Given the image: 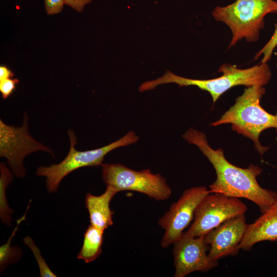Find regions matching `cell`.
Here are the masks:
<instances>
[{
	"instance_id": "1",
	"label": "cell",
	"mask_w": 277,
	"mask_h": 277,
	"mask_svg": "<svg viewBox=\"0 0 277 277\" xmlns=\"http://www.w3.org/2000/svg\"><path fill=\"white\" fill-rule=\"evenodd\" d=\"M183 137L188 143L196 145L213 166L216 178L209 186L211 193L249 200L259 207L262 213L277 202L276 192L259 184L256 177L262 172L260 167L250 164L242 168L233 165L227 160L222 149L212 148L205 134L193 128L189 129Z\"/></svg>"
},
{
	"instance_id": "2",
	"label": "cell",
	"mask_w": 277,
	"mask_h": 277,
	"mask_svg": "<svg viewBox=\"0 0 277 277\" xmlns=\"http://www.w3.org/2000/svg\"><path fill=\"white\" fill-rule=\"evenodd\" d=\"M222 75L208 80L188 78L176 75L167 70L156 80L146 81L139 87L140 92L151 90L161 84L175 83L179 86H195L211 95L213 104L229 89L240 85L264 87L270 81L271 72L267 63H262L252 67L241 69L235 65L225 63L219 68Z\"/></svg>"
},
{
	"instance_id": "3",
	"label": "cell",
	"mask_w": 277,
	"mask_h": 277,
	"mask_svg": "<svg viewBox=\"0 0 277 277\" xmlns=\"http://www.w3.org/2000/svg\"><path fill=\"white\" fill-rule=\"evenodd\" d=\"M265 91L264 87H248L219 120L210 124L212 126L231 124L233 131L251 140L261 156L269 147L261 144V133L268 128H274L277 132V114L268 112L260 105Z\"/></svg>"
},
{
	"instance_id": "4",
	"label": "cell",
	"mask_w": 277,
	"mask_h": 277,
	"mask_svg": "<svg viewBox=\"0 0 277 277\" xmlns=\"http://www.w3.org/2000/svg\"><path fill=\"white\" fill-rule=\"evenodd\" d=\"M273 13H277L274 0H236L226 6H216L212 15L215 20L230 28L232 38L229 49L243 38L247 42H256L264 27L265 16Z\"/></svg>"
},
{
	"instance_id": "5",
	"label": "cell",
	"mask_w": 277,
	"mask_h": 277,
	"mask_svg": "<svg viewBox=\"0 0 277 277\" xmlns=\"http://www.w3.org/2000/svg\"><path fill=\"white\" fill-rule=\"evenodd\" d=\"M70 141V147L66 157L60 163L50 166H40L36 172L38 176L46 178V187L50 193L56 192L63 179L70 173L78 169L98 166L103 164L105 156L116 148L126 146L136 143L138 136L133 131H129L122 137L102 147L86 150L78 151L75 149L76 137L74 132L68 131Z\"/></svg>"
},
{
	"instance_id": "6",
	"label": "cell",
	"mask_w": 277,
	"mask_h": 277,
	"mask_svg": "<svg viewBox=\"0 0 277 277\" xmlns=\"http://www.w3.org/2000/svg\"><path fill=\"white\" fill-rule=\"evenodd\" d=\"M101 166L102 178L106 186L118 192L134 191L157 201L167 200L172 194L166 180L159 173L154 174L149 169L134 170L120 163Z\"/></svg>"
},
{
	"instance_id": "7",
	"label": "cell",
	"mask_w": 277,
	"mask_h": 277,
	"mask_svg": "<svg viewBox=\"0 0 277 277\" xmlns=\"http://www.w3.org/2000/svg\"><path fill=\"white\" fill-rule=\"evenodd\" d=\"M239 198L220 193L206 195L197 205L194 220L184 234L191 237L205 235L225 221L247 211Z\"/></svg>"
},
{
	"instance_id": "8",
	"label": "cell",
	"mask_w": 277,
	"mask_h": 277,
	"mask_svg": "<svg viewBox=\"0 0 277 277\" xmlns=\"http://www.w3.org/2000/svg\"><path fill=\"white\" fill-rule=\"evenodd\" d=\"M37 151L54 155L52 150L37 142L29 133L26 114L24 116L23 124L19 127L8 125L0 120V156L7 160L15 176H25L26 170L23 164L24 159Z\"/></svg>"
},
{
	"instance_id": "9",
	"label": "cell",
	"mask_w": 277,
	"mask_h": 277,
	"mask_svg": "<svg viewBox=\"0 0 277 277\" xmlns=\"http://www.w3.org/2000/svg\"><path fill=\"white\" fill-rule=\"evenodd\" d=\"M209 190L204 186L191 187L185 190L180 198L170 206L169 210L158 221L164 230L161 245L167 248L180 239L184 230L194 219L195 209Z\"/></svg>"
},
{
	"instance_id": "10",
	"label": "cell",
	"mask_w": 277,
	"mask_h": 277,
	"mask_svg": "<svg viewBox=\"0 0 277 277\" xmlns=\"http://www.w3.org/2000/svg\"><path fill=\"white\" fill-rule=\"evenodd\" d=\"M204 236H188L183 233L173 244L174 277H184L194 271L206 272L217 266V261L207 253L208 245Z\"/></svg>"
},
{
	"instance_id": "11",
	"label": "cell",
	"mask_w": 277,
	"mask_h": 277,
	"mask_svg": "<svg viewBox=\"0 0 277 277\" xmlns=\"http://www.w3.org/2000/svg\"><path fill=\"white\" fill-rule=\"evenodd\" d=\"M248 224L244 213L231 217L208 232L205 242L210 246L208 255L212 260L237 255Z\"/></svg>"
},
{
	"instance_id": "12",
	"label": "cell",
	"mask_w": 277,
	"mask_h": 277,
	"mask_svg": "<svg viewBox=\"0 0 277 277\" xmlns=\"http://www.w3.org/2000/svg\"><path fill=\"white\" fill-rule=\"evenodd\" d=\"M265 241H277V202L248 225L239 249L248 251L256 243Z\"/></svg>"
},
{
	"instance_id": "13",
	"label": "cell",
	"mask_w": 277,
	"mask_h": 277,
	"mask_svg": "<svg viewBox=\"0 0 277 277\" xmlns=\"http://www.w3.org/2000/svg\"><path fill=\"white\" fill-rule=\"evenodd\" d=\"M118 192L114 188L107 186L105 192L100 195L86 194L85 206L89 213L90 225L104 231L113 225L114 211L111 209L110 204Z\"/></svg>"
},
{
	"instance_id": "14",
	"label": "cell",
	"mask_w": 277,
	"mask_h": 277,
	"mask_svg": "<svg viewBox=\"0 0 277 277\" xmlns=\"http://www.w3.org/2000/svg\"><path fill=\"white\" fill-rule=\"evenodd\" d=\"M104 230L90 225L86 229L82 246L77 255V258L86 263L96 260L102 251Z\"/></svg>"
},
{
	"instance_id": "15",
	"label": "cell",
	"mask_w": 277,
	"mask_h": 277,
	"mask_svg": "<svg viewBox=\"0 0 277 277\" xmlns=\"http://www.w3.org/2000/svg\"><path fill=\"white\" fill-rule=\"evenodd\" d=\"M0 170V218L2 223L10 226L13 211L8 204L6 190L8 186L12 181L13 175L4 163H1Z\"/></svg>"
},
{
	"instance_id": "16",
	"label": "cell",
	"mask_w": 277,
	"mask_h": 277,
	"mask_svg": "<svg viewBox=\"0 0 277 277\" xmlns=\"http://www.w3.org/2000/svg\"><path fill=\"white\" fill-rule=\"evenodd\" d=\"M31 202V201H30L24 215L17 221L16 225L6 243L0 247L1 272H3L8 265L18 261L22 256V252L19 247L18 246H11V244L19 226L26 219V215Z\"/></svg>"
},
{
	"instance_id": "17",
	"label": "cell",
	"mask_w": 277,
	"mask_h": 277,
	"mask_svg": "<svg viewBox=\"0 0 277 277\" xmlns=\"http://www.w3.org/2000/svg\"><path fill=\"white\" fill-rule=\"evenodd\" d=\"M24 243L30 248L36 259L39 270L40 277H56V274L50 269L42 257L41 251L34 243L33 240L29 236L23 239Z\"/></svg>"
},
{
	"instance_id": "18",
	"label": "cell",
	"mask_w": 277,
	"mask_h": 277,
	"mask_svg": "<svg viewBox=\"0 0 277 277\" xmlns=\"http://www.w3.org/2000/svg\"><path fill=\"white\" fill-rule=\"evenodd\" d=\"M274 27L272 35L265 45L256 53L254 60H256L262 55V63H267L271 59L273 51L277 46V23L274 24Z\"/></svg>"
},
{
	"instance_id": "19",
	"label": "cell",
	"mask_w": 277,
	"mask_h": 277,
	"mask_svg": "<svg viewBox=\"0 0 277 277\" xmlns=\"http://www.w3.org/2000/svg\"><path fill=\"white\" fill-rule=\"evenodd\" d=\"M18 83L16 78H9L0 81V92L4 99L7 98L13 93Z\"/></svg>"
},
{
	"instance_id": "20",
	"label": "cell",
	"mask_w": 277,
	"mask_h": 277,
	"mask_svg": "<svg viewBox=\"0 0 277 277\" xmlns=\"http://www.w3.org/2000/svg\"><path fill=\"white\" fill-rule=\"evenodd\" d=\"M47 13L53 15L61 12L65 5V0H44Z\"/></svg>"
},
{
	"instance_id": "21",
	"label": "cell",
	"mask_w": 277,
	"mask_h": 277,
	"mask_svg": "<svg viewBox=\"0 0 277 277\" xmlns=\"http://www.w3.org/2000/svg\"><path fill=\"white\" fill-rule=\"evenodd\" d=\"M91 0H65L67 5L77 12H82L85 6L91 3Z\"/></svg>"
},
{
	"instance_id": "22",
	"label": "cell",
	"mask_w": 277,
	"mask_h": 277,
	"mask_svg": "<svg viewBox=\"0 0 277 277\" xmlns=\"http://www.w3.org/2000/svg\"><path fill=\"white\" fill-rule=\"evenodd\" d=\"M14 76V73L5 66H0V81L11 78Z\"/></svg>"
}]
</instances>
